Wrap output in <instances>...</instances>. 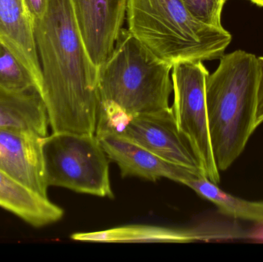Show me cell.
Here are the masks:
<instances>
[{
    "label": "cell",
    "mask_w": 263,
    "mask_h": 262,
    "mask_svg": "<svg viewBox=\"0 0 263 262\" xmlns=\"http://www.w3.org/2000/svg\"><path fill=\"white\" fill-rule=\"evenodd\" d=\"M258 57L242 50L223 55L205 85L209 128L215 162L226 171L256 130Z\"/></svg>",
    "instance_id": "3957f363"
},
{
    "label": "cell",
    "mask_w": 263,
    "mask_h": 262,
    "mask_svg": "<svg viewBox=\"0 0 263 262\" xmlns=\"http://www.w3.org/2000/svg\"><path fill=\"white\" fill-rule=\"evenodd\" d=\"M43 138L23 131L0 129V170L31 192L48 198Z\"/></svg>",
    "instance_id": "9c48e42d"
},
{
    "label": "cell",
    "mask_w": 263,
    "mask_h": 262,
    "mask_svg": "<svg viewBox=\"0 0 263 262\" xmlns=\"http://www.w3.org/2000/svg\"><path fill=\"white\" fill-rule=\"evenodd\" d=\"M184 185L202 198L214 203L222 214L263 224V201H247L233 196L202 175H195Z\"/></svg>",
    "instance_id": "9a60e30c"
},
{
    "label": "cell",
    "mask_w": 263,
    "mask_h": 262,
    "mask_svg": "<svg viewBox=\"0 0 263 262\" xmlns=\"http://www.w3.org/2000/svg\"><path fill=\"white\" fill-rule=\"evenodd\" d=\"M126 18L131 33L173 66L220 58L232 41L223 27L196 20L182 0H128Z\"/></svg>",
    "instance_id": "277c9868"
},
{
    "label": "cell",
    "mask_w": 263,
    "mask_h": 262,
    "mask_svg": "<svg viewBox=\"0 0 263 262\" xmlns=\"http://www.w3.org/2000/svg\"><path fill=\"white\" fill-rule=\"evenodd\" d=\"M0 208L35 228L54 224L62 219L63 209L49 198L40 196L0 170Z\"/></svg>",
    "instance_id": "7c38bea8"
},
{
    "label": "cell",
    "mask_w": 263,
    "mask_h": 262,
    "mask_svg": "<svg viewBox=\"0 0 263 262\" xmlns=\"http://www.w3.org/2000/svg\"><path fill=\"white\" fill-rule=\"evenodd\" d=\"M89 58L101 67L114 51L126 15L128 0H70Z\"/></svg>",
    "instance_id": "ba28073f"
},
{
    "label": "cell",
    "mask_w": 263,
    "mask_h": 262,
    "mask_svg": "<svg viewBox=\"0 0 263 262\" xmlns=\"http://www.w3.org/2000/svg\"><path fill=\"white\" fill-rule=\"evenodd\" d=\"M34 32L43 74L41 96L52 132L94 135L98 68L85 47L70 0H47Z\"/></svg>",
    "instance_id": "6da1fadb"
},
{
    "label": "cell",
    "mask_w": 263,
    "mask_h": 262,
    "mask_svg": "<svg viewBox=\"0 0 263 262\" xmlns=\"http://www.w3.org/2000/svg\"><path fill=\"white\" fill-rule=\"evenodd\" d=\"M249 1L251 2V3H254L256 6H260V7H263V0H249Z\"/></svg>",
    "instance_id": "ffe728a7"
},
{
    "label": "cell",
    "mask_w": 263,
    "mask_h": 262,
    "mask_svg": "<svg viewBox=\"0 0 263 262\" xmlns=\"http://www.w3.org/2000/svg\"><path fill=\"white\" fill-rule=\"evenodd\" d=\"M24 1L35 23V21L41 18L44 15L47 0H24Z\"/></svg>",
    "instance_id": "d6986e66"
},
{
    "label": "cell",
    "mask_w": 263,
    "mask_h": 262,
    "mask_svg": "<svg viewBox=\"0 0 263 262\" xmlns=\"http://www.w3.org/2000/svg\"><path fill=\"white\" fill-rule=\"evenodd\" d=\"M259 68V84L257 91V107L256 114V128L263 123V56L258 57Z\"/></svg>",
    "instance_id": "ac0fdd59"
},
{
    "label": "cell",
    "mask_w": 263,
    "mask_h": 262,
    "mask_svg": "<svg viewBox=\"0 0 263 262\" xmlns=\"http://www.w3.org/2000/svg\"><path fill=\"white\" fill-rule=\"evenodd\" d=\"M172 71L171 108L176 126L190 143L204 176L218 186L220 174L212 147L205 95L210 73L201 61L179 62Z\"/></svg>",
    "instance_id": "8992f818"
},
{
    "label": "cell",
    "mask_w": 263,
    "mask_h": 262,
    "mask_svg": "<svg viewBox=\"0 0 263 262\" xmlns=\"http://www.w3.org/2000/svg\"><path fill=\"white\" fill-rule=\"evenodd\" d=\"M49 126L46 106L37 91L15 92L0 88V129L46 137Z\"/></svg>",
    "instance_id": "4fadbf2b"
},
{
    "label": "cell",
    "mask_w": 263,
    "mask_h": 262,
    "mask_svg": "<svg viewBox=\"0 0 263 262\" xmlns=\"http://www.w3.org/2000/svg\"><path fill=\"white\" fill-rule=\"evenodd\" d=\"M216 237L200 229H175L153 226H127L101 232L75 233L76 241L103 243H186Z\"/></svg>",
    "instance_id": "5bb4252c"
},
{
    "label": "cell",
    "mask_w": 263,
    "mask_h": 262,
    "mask_svg": "<svg viewBox=\"0 0 263 262\" xmlns=\"http://www.w3.org/2000/svg\"><path fill=\"white\" fill-rule=\"evenodd\" d=\"M0 41L27 68L42 95L43 74L35 43L34 21L24 0H0Z\"/></svg>",
    "instance_id": "8fae6325"
},
{
    "label": "cell",
    "mask_w": 263,
    "mask_h": 262,
    "mask_svg": "<svg viewBox=\"0 0 263 262\" xmlns=\"http://www.w3.org/2000/svg\"><path fill=\"white\" fill-rule=\"evenodd\" d=\"M172 69L122 28L112 54L98 69L96 135L110 133L129 117L170 109Z\"/></svg>",
    "instance_id": "7a4b0ae2"
},
{
    "label": "cell",
    "mask_w": 263,
    "mask_h": 262,
    "mask_svg": "<svg viewBox=\"0 0 263 262\" xmlns=\"http://www.w3.org/2000/svg\"><path fill=\"white\" fill-rule=\"evenodd\" d=\"M108 134L129 140L168 163L203 175L190 143L176 126L172 108L129 117Z\"/></svg>",
    "instance_id": "52a82bcc"
},
{
    "label": "cell",
    "mask_w": 263,
    "mask_h": 262,
    "mask_svg": "<svg viewBox=\"0 0 263 262\" xmlns=\"http://www.w3.org/2000/svg\"><path fill=\"white\" fill-rule=\"evenodd\" d=\"M227 0H182L190 13L200 23L222 28L221 16Z\"/></svg>",
    "instance_id": "e0dca14e"
},
{
    "label": "cell",
    "mask_w": 263,
    "mask_h": 262,
    "mask_svg": "<svg viewBox=\"0 0 263 262\" xmlns=\"http://www.w3.org/2000/svg\"><path fill=\"white\" fill-rule=\"evenodd\" d=\"M109 159L120 167L123 177H139L156 182L165 178L185 184L197 174L168 163L142 146L114 134L97 135Z\"/></svg>",
    "instance_id": "30bf717a"
},
{
    "label": "cell",
    "mask_w": 263,
    "mask_h": 262,
    "mask_svg": "<svg viewBox=\"0 0 263 262\" xmlns=\"http://www.w3.org/2000/svg\"><path fill=\"white\" fill-rule=\"evenodd\" d=\"M47 186L99 197H114L109 158L96 134L52 132L43 140Z\"/></svg>",
    "instance_id": "5b68a950"
},
{
    "label": "cell",
    "mask_w": 263,
    "mask_h": 262,
    "mask_svg": "<svg viewBox=\"0 0 263 262\" xmlns=\"http://www.w3.org/2000/svg\"><path fill=\"white\" fill-rule=\"evenodd\" d=\"M0 88L15 92L37 91L35 80L27 68L15 56L10 49L1 41Z\"/></svg>",
    "instance_id": "2e32d148"
}]
</instances>
